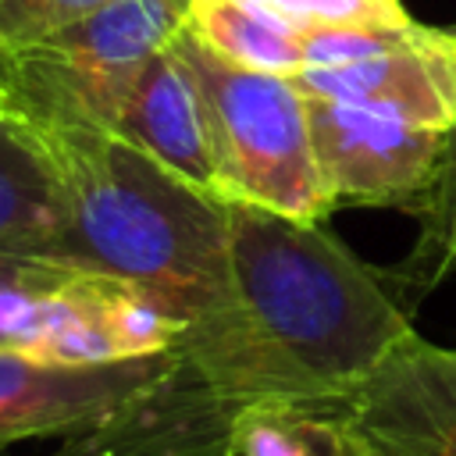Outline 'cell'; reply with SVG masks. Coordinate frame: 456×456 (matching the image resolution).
Here are the masks:
<instances>
[{
  "label": "cell",
  "mask_w": 456,
  "mask_h": 456,
  "mask_svg": "<svg viewBox=\"0 0 456 456\" xmlns=\"http://www.w3.org/2000/svg\"><path fill=\"white\" fill-rule=\"evenodd\" d=\"M189 32L224 61L267 75H299L306 64V25L256 0H189Z\"/></svg>",
  "instance_id": "cell-12"
},
{
  "label": "cell",
  "mask_w": 456,
  "mask_h": 456,
  "mask_svg": "<svg viewBox=\"0 0 456 456\" xmlns=\"http://www.w3.org/2000/svg\"><path fill=\"white\" fill-rule=\"evenodd\" d=\"M171 46L200 89L217 196L299 221H321L331 203L310 146L306 96L296 82L224 61L189 32V25Z\"/></svg>",
  "instance_id": "cell-3"
},
{
  "label": "cell",
  "mask_w": 456,
  "mask_h": 456,
  "mask_svg": "<svg viewBox=\"0 0 456 456\" xmlns=\"http://www.w3.org/2000/svg\"><path fill=\"white\" fill-rule=\"evenodd\" d=\"M306 121L317 175L331 207H410L431 182L449 135L367 103L328 96H306Z\"/></svg>",
  "instance_id": "cell-6"
},
{
  "label": "cell",
  "mask_w": 456,
  "mask_h": 456,
  "mask_svg": "<svg viewBox=\"0 0 456 456\" xmlns=\"http://www.w3.org/2000/svg\"><path fill=\"white\" fill-rule=\"evenodd\" d=\"M417 214V246L399 267V278L413 292H431L449 274H456V125L445 135L442 157L431 182L406 207Z\"/></svg>",
  "instance_id": "cell-15"
},
{
  "label": "cell",
  "mask_w": 456,
  "mask_h": 456,
  "mask_svg": "<svg viewBox=\"0 0 456 456\" xmlns=\"http://www.w3.org/2000/svg\"><path fill=\"white\" fill-rule=\"evenodd\" d=\"M114 0H0V50L32 46Z\"/></svg>",
  "instance_id": "cell-16"
},
{
  "label": "cell",
  "mask_w": 456,
  "mask_h": 456,
  "mask_svg": "<svg viewBox=\"0 0 456 456\" xmlns=\"http://www.w3.org/2000/svg\"><path fill=\"white\" fill-rule=\"evenodd\" d=\"M413 324L321 221L228 203V303L175 349L224 395L346 399Z\"/></svg>",
  "instance_id": "cell-1"
},
{
  "label": "cell",
  "mask_w": 456,
  "mask_h": 456,
  "mask_svg": "<svg viewBox=\"0 0 456 456\" xmlns=\"http://www.w3.org/2000/svg\"><path fill=\"white\" fill-rule=\"evenodd\" d=\"M235 456H363L338 399H256L235 417Z\"/></svg>",
  "instance_id": "cell-14"
},
{
  "label": "cell",
  "mask_w": 456,
  "mask_h": 456,
  "mask_svg": "<svg viewBox=\"0 0 456 456\" xmlns=\"http://www.w3.org/2000/svg\"><path fill=\"white\" fill-rule=\"evenodd\" d=\"M338 403L363 456H456V349L413 331Z\"/></svg>",
  "instance_id": "cell-7"
},
{
  "label": "cell",
  "mask_w": 456,
  "mask_h": 456,
  "mask_svg": "<svg viewBox=\"0 0 456 456\" xmlns=\"http://www.w3.org/2000/svg\"><path fill=\"white\" fill-rule=\"evenodd\" d=\"M189 0H114L0 64L25 121L110 128L142 64L185 28Z\"/></svg>",
  "instance_id": "cell-5"
},
{
  "label": "cell",
  "mask_w": 456,
  "mask_h": 456,
  "mask_svg": "<svg viewBox=\"0 0 456 456\" xmlns=\"http://www.w3.org/2000/svg\"><path fill=\"white\" fill-rule=\"evenodd\" d=\"M61 228L64 203L50 160L18 125H0V253L50 256Z\"/></svg>",
  "instance_id": "cell-13"
},
{
  "label": "cell",
  "mask_w": 456,
  "mask_h": 456,
  "mask_svg": "<svg viewBox=\"0 0 456 456\" xmlns=\"http://www.w3.org/2000/svg\"><path fill=\"white\" fill-rule=\"evenodd\" d=\"M242 403L217 392L182 353L114 413L75 428L46 456H235Z\"/></svg>",
  "instance_id": "cell-8"
},
{
  "label": "cell",
  "mask_w": 456,
  "mask_h": 456,
  "mask_svg": "<svg viewBox=\"0 0 456 456\" xmlns=\"http://www.w3.org/2000/svg\"><path fill=\"white\" fill-rule=\"evenodd\" d=\"M178 349L114 360V363H53L14 346H0V452L25 438L68 435L150 388Z\"/></svg>",
  "instance_id": "cell-9"
},
{
  "label": "cell",
  "mask_w": 456,
  "mask_h": 456,
  "mask_svg": "<svg viewBox=\"0 0 456 456\" xmlns=\"http://www.w3.org/2000/svg\"><path fill=\"white\" fill-rule=\"evenodd\" d=\"M292 82L306 96L367 103L449 132L456 125V28L442 32L410 21L381 50L331 68H306Z\"/></svg>",
  "instance_id": "cell-10"
},
{
  "label": "cell",
  "mask_w": 456,
  "mask_h": 456,
  "mask_svg": "<svg viewBox=\"0 0 456 456\" xmlns=\"http://www.w3.org/2000/svg\"><path fill=\"white\" fill-rule=\"evenodd\" d=\"M50 160L64 228L50 260L121 278L182 328L228 303V200L196 189L107 128L18 125Z\"/></svg>",
  "instance_id": "cell-2"
},
{
  "label": "cell",
  "mask_w": 456,
  "mask_h": 456,
  "mask_svg": "<svg viewBox=\"0 0 456 456\" xmlns=\"http://www.w3.org/2000/svg\"><path fill=\"white\" fill-rule=\"evenodd\" d=\"M107 132L142 150L196 189L217 196L200 89L171 43L142 64Z\"/></svg>",
  "instance_id": "cell-11"
},
{
  "label": "cell",
  "mask_w": 456,
  "mask_h": 456,
  "mask_svg": "<svg viewBox=\"0 0 456 456\" xmlns=\"http://www.w3.org/2000/svg\"><path fill=\"white\" fill-rule=\"evenodd\" d=\"M285 18L317 28V25H378V28H403L413 18L403 11L399 0H256Z\"/></svg>",
  "instance_id": "cell-17"
},
{
  "label": "cell",
  "mask_w": 456,
  "mask_h": 456,
  "mask_svg": "<svg viewBox=\"0 0 456 456\" xmlns=\"http://www.w3.org/2000/svg\"><path fill=\"white\" fill-rule=\"evenodd\" d=\"M0 125H21V110H18L14 93H11V86H7L4 64H0Z\"/></svg>",
  "instance_id": "cell-18"
},
{
  "label": "cell",
  "mask_w": 456,
  "mask_h": 456,
  "mask_svg": "<svg viewBox=\"0 0 456 456\" xmlns=\"http://www.w3.org/2000/svg\"><path fill=\"white\" fill-rule=\"evenodd\" d=\"M178 335L182 321L121 278L0 253V346L53 363H114L167 353Z\"/></svg>",
  "instance_id": "cell-4"
}]
</instances>
